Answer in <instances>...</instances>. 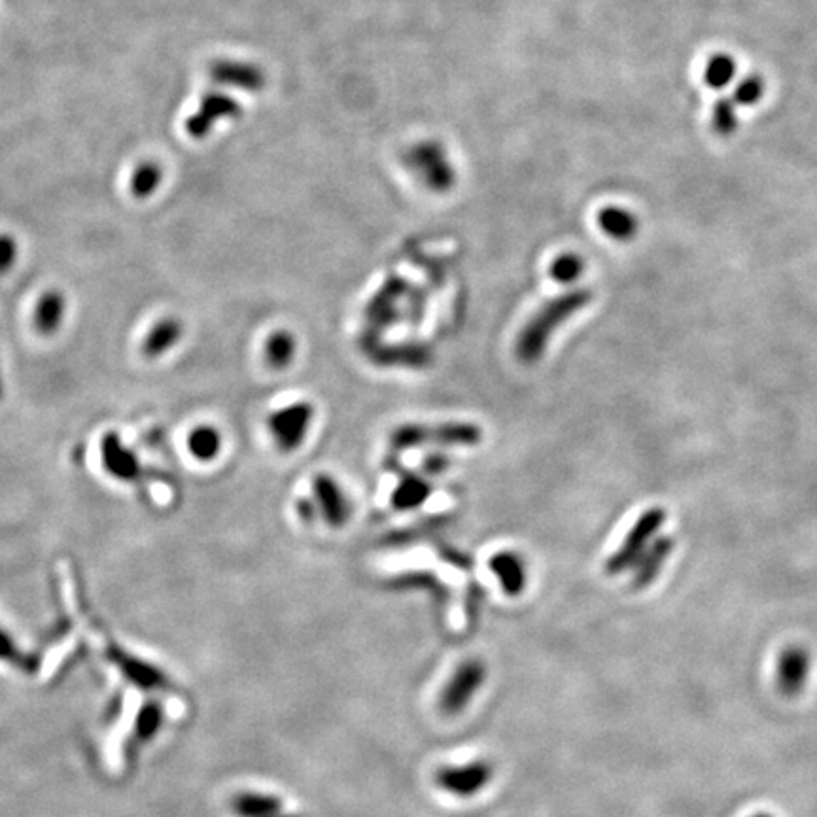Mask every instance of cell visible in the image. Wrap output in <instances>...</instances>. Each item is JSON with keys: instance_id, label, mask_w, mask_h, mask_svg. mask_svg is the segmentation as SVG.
Instances as JSON below:
<instances>
[{"instance_id": "cell-27", "label": "cell", "mask_w": 817, "mask_h": 817, "mask_svg": "<svg viewBox=\"0 0 817 817\" xmlns=\"http://www.w3.org/2000/svg\"><path fill=\"white\" fill-rule=\"evenodd\" d=\"M422 468H424L426 473H430V475L445 473L447 468H449V458H447L445 454H430V456L424 458Z\"/></svg>"}, {"instance_id": "cell-5", "label": "cell", "mask_w": 817, "mask_h": 817, "mask_svg": "<svg viewBox=\"0 0 817 817\" xmlns=\"http://www.w3.org/2000/svg\"><path fill=\"white\" fill-rule=\"evenodd\" d=\"M810 668H812L810 653L802 645L785 647L778 659V668H776L778 691L789 698L800 695L806 687Z\"/></svg>"}, {"instance_id": "cell-24", "label": "cell", "mask_w": 817, "mask_h": 817, "mask_svg": "<svg viewBox=\"0 0 817 817\" xmlns=\"http://www.w3.org/2000/svg\"><path fill=\"white\" fill-rule=\"evenodd\" d=\"M763 91H765L763 80L757 76H749L736 87L734 101L744 106L755 105L763 97Z\"/></svg>"}, {"instance_id": "cell-20", "label": "cell", "mask_w": 817, "mask_h": 817, "mask_svg": "<svg viewBox=\"0 0 817 817\" xmlns=\"http://www.w3.org/2000/svg\"><path fill=\"white\" fill-rule=\"evenodd\" d=\"M188 449L199 462H210L222 451V434L214 426H199L188 437Z\"/></svg>"}, {"instance_id": "cell-6", "label": "cell", "mask_w": 817, "mask_h": 817, "mask_svg": "<svg viewBox=\"0 0 817 817\" xmlns=\"http://www.w3.org/2000/svg\"><path fill=\"white\" fill-rule=\"evenodd\" d=\"M483 679H485V668L481 662L470 661L462 664L443 691V698H441L443 712H462L473 695L479 691V687L483 685Z\"/></svg>"}, {"instance_id": "cell-29", "label": "cell", "mask_w": 817, "mask_h": 817, "mask_svg": "<svg viewBox=\"0 0 817 817\" xmlns=\"http://www.w3.org/2000/svg\"><path fill=\"white\" fill-rule=\"evenodd\" d=\"M753 817H772V816H768V814H757V816Z\"/></svg>"}, {"instance_id": "cell-8", "label": "cell", "mask_w": 817, "mask_h": 817, "mask_svg": "<svg viewBox=\"0 0 817 817\" xmlns=\"http://www.w3.org/2000/svg\"><path fill=\"white\" fill-rule=\"evenodd\" d=\"M314 502L328 524L339 528L350 519V504L345 492L330 475H318L313 481Z\"/></svg>"}, {"instance_id": "cell-15", "label": "cell", "mask_w": 817, "mask_h": 817, "mask_svg": "<svg viewBox=\"0 0 817 817\" xmlns=\"http://www.w3.org/2000/svg\"><path fill=\"white\" fill-rule=\"evenodd\" d=\"M67 313V301L61 292H46L40 297L35 311L36 330L42 335H53L61 328Z\"/></svg>"}, {"instance_id": "cell-17", "label": "cell", "mask_w": 817, "mask_h": 817, "mask_svg": "<svg viewBox=\"0 0 817 817\" xmlns=\"http://www.w3.org/2000/svg\"><path fill=\"white\" fill-rule=\"evenodd\" d=\"M598 224L602 231L615 241H628L638 231V220L634 214L619 207H606L598 214Z\"/></svg>"}, {"instance_id": "cell-28", "label": "cell", "mask_w": 817, "mask_h": 817, "mask_svg": "<svg viewBox=\"0 0 817 817\" xmlns=\"http://www.w3.org/2000/svg\"><path fill=\"white\" fill-rule=\"evenodd\" d=\"M297 513H299L301 521L309 522V524H311V522L318 519L320 509H318V505H316L313 498H301V500L297 502Z\"/></svg>"}, {"instance_id": "cell-21", "label": "cell", "mask_w": 817, "mask_h": 817, "mask_svg": "<svg viewBox=\"0 0 817 817\" xmlns=\"http://www.w3.org/2000/svg\"><path fill=\"white\" fill-rule=\"evenodd\" d=\"M161 178H163V171H161V167L157 163L142 161L131 174V182H129L131 193L137 199H146L159 188Z\"/></svg>"}, {"instance_id": "cell-11", "label": "cell", "mask_w": 817, "mask_h": 817, "mask_svg": "<svg viewBox=\"0 0 817 817\" xmlns=\"http://www.w3.org/2000/svg\"><path fill=\"white\" fill-rule=\"evenodd\" d=\"M239 114V105L226 95H209L203 103L199 112H195L192 118L186 123V131L192 139H205V135L209 133L210 127L218 118L224 116H237Z\"/></svg>"}, {"instance_id": "cell-16", "label": "cell", "mask_w": 817, "mask_h": 817, "mask_svg": "<svg viewBox=\"0 0 817 817\" xmlns=\"http://www.w3.org/2000/svg\"><path fill=\"white\" fill-rule=\"evenodd\" d=\"M210 74L216 82L231 84V86L244 87V89H260L263 84V76L258 69L243 65V63H231V61H220L210 67Z\"/></svg>"}, {"instance_id": "cell-12", "label": "cell", "mask_w": 817, "mask_h": 817, "mask_svg": "<svg viewBox=\"0 0 817 817\" xmlns=\"http://www.w3.org/2000/svg\"><path fill=\"white\" fill-rule=\"evenodd\" d=\"M490 570L502 583L505 594H509V596L521 594L524 585H526V568H524V562L517 553L504 551V553L494 555V557L490 558Z\"/></svg>"}, {"instance_id": "cell-19", "label": "cell", "mask_w": 817, "mask_h": 817, "mask_svg": "<svg viewBox=\"0 0 817 817\" xmlns=\"http://www.w3.org/2000/svg\"><path fill=\"white\" fill-rule=\"evenodd\" d=\"M296 339L290 331L279 330L269 335L265 343V362L273 369H286L296 356Z\"/></svg>"}, {"instance_id": "cell-18", "label": "cell", "mask_w": 817, "mask_h": 817, "mask_svg": "<svg viewBox=\"0 0 817 817\" xmlns=\"http://www.w3.org/2000/svg\"><path fill=\"white\" fill-rule=\"evenodd\" d=\"M432 494V487L428 481L420 479L417 475H405L400 481V485L394 490L392 494V504L400 511H407V509H417L420 505L428 500V496Z\"/></svg>"}, {"instance_id": "cell-3", "label": "cell", "mask_w": 817, "mask_h": 817, "mask_svg": "<svg viewBox=\"0 0 817 817\" xmlns=\"http://www.w3.org/2000/svg\"><path fill=\"white\" fill-rule=\"evenodd\" d=\"M666 521V513L661 507L647 509L644 515L632 526L628 532L623 545L608 558L606 562V572L609 575L625 574L636 566V562L644 555L649 543L657 538V532L661 530L662 524Z\"/></svg>"}, {"instance_id": "cell-26", "label": "cell", "mask_w": 817, "mask_h": 817, "mask_svg": "<svg viewBox=\"0 0 817 817\" xmlns=\"http://www.w3.org/2000/svg\"><path fill=\"white\" fill-rule=\"evenodd\" d=\"M18 260V243L10 235H0V275H6Z\"/></svg>"}, {"instance_id": "cell-10", "label": "cell", "mask_w": 817, "mask_h": 817, "mask_svg": "<svg viewBox=\"0 0 817 817\" xmlns=\"http://www.w3.org/2000/svg\"><path fill=\"white\" fill-rule=\"evenodd\" d=\"M674 551V539L670 536H662V538H655L649 547L645 549L644 555L636 562L634 570V577H632V585L636 589H645L651 583H655V579L661 574L662 566L666 564L668 557Z\"/></svg>"}, {"instance_id": "cell-4", "label": "cell", "mask_w": 817, "mask_h": 817, "mask_svg": "<svg viewBox=\"0 0 817 817\" xmlns=\"http://www.w3.org/2000/svg\"><path fill=\"white\" fill-rule=\"evenodd\" d=\"M313 418V405L307 401H299L273 413L267 420V426L271 435L275 437L280 451L292 452L301 447V443L305 441Z\"/></svg>"}, {"instance_id": "cell-13", "label": "cell", "mask_w": 817, "mask_h": 817, "mask_svg": "<svg viewBox=\"0 0 817 817\" xmlns=\"http://www.w3.org/2000/svg\"><path fill=\"white\" fill-rule=\"evenodd\" d=\"M182 335H184V326L176 318H163L152 330L148 331L142 343V352L148 358H159L167 354L182 339Z\"/></svg>"}, {"instance_id": "cell-25", "label": "cell", "mask_w": 817, "mask_h": 817, "mask_svg": "<svg viewBox=\"0 0 817 817\" xmlns=\"http://www.w3.org/2000/svg\"><path fill=\"white\" fill-rule=\"evenodd\" d=\"M713 127L721 135H729L736 129V114H734L732 101L721 99L717 103L715 110H713Z\"/></svg>"}, {"instance_id": "cell-2", "label": "cell", "mask_w": 817, "mask_h": 817, "mask_svg": "<svg viewBox=\"0 0 817 817\" xmlns=\"http://www.w3.org/2000/svg\"><path fill=\"white\" fill-rule=\"evenodd\" d=\"M483 439L481 428L468 422H445L435 428L422 424H405L392 434V447L396 451L417 449L422 445L439 447H475Z\"/></svg>"}, {"instance_id": "cell-7", "label": "cell", "mask_w": 817, "mask_h": 817, "mask_svg": "<svg viewBox=\"0 0 817 817\" xmlns=\"http://www.w3.org/2000/svg\"><path fill=\"white\" fill-rule=\"evenodd\" d=\"M492 778V768L487 763H470L464 766H451L441 770L439 785L458 797H468L481 791Z\"/></svg>"}, {"instance_id": "cell-23", "label": "cell", "mask_w": 817, "mask_h": 817, "mask_svg": "<svg viewBox=\"0 0 817 817\" xmlns=\"http://www.w3.org/2000/svg\"><path fill=\"white\" fill-rule=\"evenodd\" d=\"M583 269L585 263L577 254H562L551 263V277L557 280L558 284H572L581 277Z\"/></svg>"}, {"instance_id": "cell-9", "label": "cell", "mask_w": 817, "mask_h": 817, "mask_svg": "<svg viewBox=\"0 0 817 817\" xmlns=\"http://www.w3.org/2000/svg\"><path fill=\"white\" fill-rule=\"evenodd\" d=\"M101 458H103V468L108 475L120 479V481H135L139 479L140 464L139 458L129 451L122 443L118 434L110 432L101 441Z\"/></svg>"}, {"instance_id": "cell-1", "label": "cell", "mask_w": 817, "mask_h": 817, "mask_svg": "<svg viewBox=\"0 0 817 817\" xmlns=\"http://www.w3.org/2000/svg\"><path fill=\"white\" fill-rule=\"evenodd\" d=\"M592 294L589 290H572L562 296L545 303L538 313L534 314L528 324L522 328L517 339V356L524 364H534L543 356L547 343L553 337V331L570 316L579 313L591 303Z\"/></svg>"}, {"instance_id": "cell-14", "label": "cell", "mask_w": 817, "mask_h": 817, "mask_svg": "<svg viewBox=\"0 0 817 817\" xmlns=\"http://www.w3.org/2000/svg\"><path fill=\"white\" fill-rule=\"evenodd\" d=\"M415 169L422 174L424 182L428 186H432L434 190H445L451 186V169L443 163L441 154L432 148V146H424L417 150L415 154Z\"/></svg>"}, {"instance_id": "cell-22", "label": "cell", "mask_w": 817, "mask_h": 817, "mask_svg": "<svg viewBox=\"0 0 817 817\" xmlns=\"http://www.w3.org/2000/svg\"><path fill=\"white\" fill-rule=\"evenodd\" d=\"M734 72H736V63L731 55L717 53L708 61L704 69V80L713 89H723L731 84Z\"/></svg>"}, {"instance_id": "cell-30", "label": "cell", "mask_w": 817, "mask_h": 817, "mask_svg": "<svg viewBox=\"0 0 817 817\" xmlns=\"http://www.w3.org/2000/svg\"><path fill=\"white\" fill-rule=\"evenodd\" d=\"M0 398H2V379H0Z\"/></svg>"}]
</instances>
